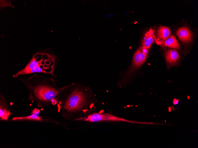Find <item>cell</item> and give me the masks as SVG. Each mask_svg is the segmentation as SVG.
I'll return each instance as SVG.
<instances>
[{
	"instance_id": "1",
	"label": "cell",
	"mask_w": 198,
	"mask_h": 148,
	"mask_svg": "<svg viewBox=\"0 0 198 148\" xmlns=\"http://www.w3.org/2000/svg\"><path fill=\"white\" fill-rule=\"evenodd\" d=\"M56 100L62 117L72 121L92 113L98 101L89 87L76 82L68 85L58 95Z\"/></svg>"
},
{
	"instance_id": "2",
	"label": "cell",
	"mask_w": 198,
	"mask_h": 148,
	"mask_svg": "<svg viewBox=\"0 0 198 148\" xmlns=\"http://www.w3.org/2000/svg\"><path fill=\"white\" fill-rule=\"evenodd\" d=\"M19 79L28 91V101L36 102L40 108L49 106L52 100L56 99L59 93L68 86L57 87L52 78L36 74L26 79Z\"/></svg>"
},
{
	"instance_id": "3",
	"label": "cell",
	"mask_w": 198,
	"mask_h": 148,
	"mask_svg": "<svg viewBox=\"0 0 198 148\" xmlns=\"http://www.w3.org/2000/svg\"><path fill=\"white\" fill-rule=\"evenodd\" d=\"M72 121H83L92 122L103 121H122L129 123L135 122L109 113L97 112L92 113L86 116L74 119Z\"/></svg>"
},
{
	"instance_id": "4",
	"label": "cell",
	"mask_w": 198,
	"mask_h": 148,
	"mask_svg": "<svg viewBox=\"0 0 198 148\" xmlns=\"http://www.w3.org/2000/svg\"><path fill=\"white\" fill-rule=\"evenodd\" d=\"M38 53L33 55L32 58L25 67L13 75V77L17 78L21 75L27 74L28 72L30 71L37 66L45 64L54 65V63L51 57L47 54H44L42 57L39 60H38Z\"/></svg>"
},
{
	"instance_id": "5",
	"label": "cell",
	"mask_w": 198,
	"mask_h": 148,
	"mask_svg": "<svg viewBox=\"0 0 198 148\" xmlns=\"http://www.w3.org/2000/svg\"><path fill=\"white\" fill-rule=\"evenodd\" d=\"M11 120L13 121H38L51 123L56 125H61L64 126V123L57 121L52 118L39 116L34 114L25 116H15L12 118Z\"/></svg>"
},
{
	"instance_id": "6",
	"label": "cell",
	"mask_w": 198,
	"mask_h": 148,
	"mask_svg": "<svg viewBox=\"0 0 198 148\" xmlns=\"http://www.w3.org/2000/svg\"><path fill=\"white\" fill-rule=\"evenodd\" d=\"M13 113L10 108L9 103L7 101L5 97L0 93V120L1 121H9V116Z\"/></svg>"
},
{
	"instance_id": "7",
	"label": "cell",
	"mask_w": 198,
	"mask_h": 148,
	"mask_svg": "<svg viewBox=\"0 0 198 148\" xmlns=\"http://www.w3.org/2000/svg\"><path fill=\"white\" fill-rule=\"evenodd\" d=\"M147 56V50L139 48L135 52L133 57L132 65L135 68L141 66L145 61Z\"/></svg>"
},
{
	"instance_id": "8",
	"label": "cell",
	"mask_w": 198,
	"mask_h": 148,
	"mask_svg": "<svg viewBox=\"0 0 198 148\" xmlns=\"http://www.w3.org/2000/svg\"><path fill=\"white\" fill-rule=\"evenodd\" d=\"M156 40L154 30L150 29L145 34L142 40V48L147 50L150 48Z\"/></svg>"
},
{
	"instance_id": "9",
	"label": "cell",
	"mask_w": 198,
	"mask_h": 148,
	"mask_svg": "<svg viewBox=\"0 0 198 148\" xmlns=\"http://www.w3.org/2000/svg\"><path fill=\"white\" fill-rule=\"evenodd\" d=\"M176 34L180 40L183 43H188L191 40L192 33L186 27H182L178 29L176 32Z\"/></svg>"
},
{
	"instance_id": "10",
	"label": "cell",
	"mask_w": 198,
	"mask_h": 148,
	"mask_svg": "<svg viewBox=\"0 0 198 148\" xmlns=\"http://www.w3.org/2000/svg\"><path fill=\"white\" fill-rule=\"evenodd\" d=\"M166 61L168 64H175L178 60L179 56L177 51L173 49L168 50L165 53Z\"/></svg>"
},
{
	"instance_id": "11",
	"label": "cell",
	"mask_w": 198,
	"mask_h": 148,
	"mask_svg": "<svg viewBox=\"0 0 198 148\" xmlns=\"http://www.w3.org/2000/svg\"><path fill=\"white\" fill-rule=\"evenodd\" d=\"M170 30L169 28L166 27L161 26L157 31V39L161 42L166 40L170 37Z\"/></svg>"
},
{
	"instance_id": "12",
	"label": "cell",
	"mask_w": 198,
	"mask_h": 148,
	"mask_svg": "<svg viewBox=\"0 0 198 148\" xmlns=\"http://www.w3.org/2000/svg\"><path fill=\"white\" fill-rule=\"evenodd\" d=\"M160 44L163 46L178 49L180 48L178 42L173 35H172L164 41L161 42Z\"/></svg>"
},
{
	"instance_id": "13",
	"label": "cell",
	"mask_w": 198,
	"mask_h": 148,
	"mask_svg": "<svg viewBox=\"0 0 198 148\" xmlns=\"http://www.w3.org/2000/svg\"><path fill=\"white\" fill-rule=\"evenodd\" d=\"M40 111L39 109L35 108L33 109L31 112V114H34L37 115H39Z\"/></svg>"
},
{
	"instance_id": "14",
	"label": "cell",
	"mask_w": 198,
	"mask_h": 148,
	"mask_svg": "<svg viewBox=\"0 0 198 148\" xmlns=\"http://www.w3.org/2000/svg\"><path fill=\"white\" fill-rule=\"evenodd\" d=\"M173 103L174 104L176 105L178 103V100L175 99L174 100H173Z\"/></svg>"
}]
</instances>
